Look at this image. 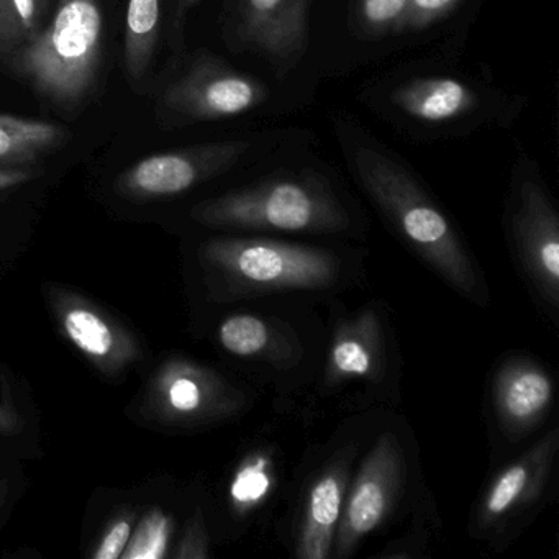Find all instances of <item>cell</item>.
<instances>
[{"instance_id": "6da1fadb", "label": "cell", "mask_w": 559, "mask_h": 559, "mask_svg": "<svg viewBox=\"0 0 559 559\" xmlns=\"http://www.w3.org/2000/svg\"><path fill=\"white\" fill-rule=\"evenodd\" d=\"M352 163L361 188L402 243L448 286L476 306L486 307L489 289L473 253L414 176L368 146L356 148Z\"/></svg>"}, {"instance_id": "2e32d148", "label": "cell", "mask_w": 559, "mask_h": 559, "mask_svg": "<svg viewBox=\"0 0 559 559\" xmlns=\"http://www.w3.org/2000/svg\"><path fill=\"white\" fill-rule=\"evenodd\" d=\"M555 382L539 362L510 358L497 369L492 404L497 424L510 438L532 433L551 411Z\"/></svg>"}, {"instance_id": "ba28073f", "label": "cell", "mask_w": 559, "mask_h": 559, "mask_svg": "<svg viewBox=\"0 0 559 559\" xmlns=\"http://www.w3.org/2000/svg\"><path fill=\"white\" fill-rule=\"evenodd\" d=\"M395 365L384 310L376 304L365 307L333 323L323 358L322 392L338 395L356 388L368 389L371 395H388Z\"/></svg>"}, {"instance_id": "8fae6325", "label": "cell", "mask_w": 559, "mask_h": 559, "mask_svg": "<svg viewBox=\"0 0 559 559\" xmlns=\"http://www.w3.org/2000/svg\"><path fill=\"white\" fill-rule=\"evenodd\" d=\"M250 145L241 140L204 143L155 153L133 163L116 179V191L130 201L178 198L237 165Z\"/></svg>"}, {"instance_id": "52a82bcc", "label": "cell", "mask_w": 559, "mask_h": 559, "mask_svg": "<svg viewBox=\"0 0 559 559\" xmlns=\"http://www.w3.org/2000/svg\"><path fill=\"white\" fill-rule=\"evenodd\" d=\"M266 99L267 90L260 80L238 73L209 51H199L165 87L156 112L166 127H185L231 119L257 109Z\"/></svg>"}, {"instance_id": "4dcf8cb0", "label": "cell", "mask_w": 559, "mask_h": 559, "mask_svg": "<svg viewBox=\"0 0 559 559\" xmlns=\"http://www.w3.org/2000/svg\"><path fill=\"white\" fill-rule=\"evenodd\" d=\"M9 496H11V487H9L8 479L0 476V513L8 506Z\"/></svg>"}, {"instance_id": "83f0119b", "label": "cell", "mask_w": 559, "mask_h": 559, "mask_svg": "<svg viewBox=\"0 0 559 559\" xmlns=\"http://www.w3.org/2000/svg\"><path fill=\"white\" fill-rule=\"evenodd\" d=\"M34 179L32 168H0V192L21 188Z\"/></svg>"}, {"instance_id": "7402d4cb", "label": "cell", "mask_w": 559, "mask_h": 559, "mask_svg": "<svg viewBox=\"0 0 559 559\" xmlns=\"http://www.w3.org/2000/svg\"><path fill=\"white\" fill-rule=\"evenodd\" d=\"M50 0H5L12 47L15 51L31 41L48 21Z\"/></svg>"}, {"instance_id": "277c9868", "label": "cell", "mask_w": 559, "mask_h": 559, "mask_svg": "<svg viewBox=\"0 0 559 559\" xmlns=\"http://www.w3.org/2000/svg\"><path fill=\"white\" fill-rule=\"evenodd\" d=\"M192 218L214 230L261 234H348L352 215L325 178L287 175L209 199Z\"/></svg>"}, {"instance_id": "ffe728a7", "label": "cell", "mask_w": 559, "mask_h": 559, "mask_svg": "<svg viewBox=\"0 0 559 559\" xmlns=\"http://www.w3.org/2000/svg\"><path fill=\"white\" fill-rule=\"evenodd\" d=\"M273 464L266 454H251L235 471L230 483V506L238 515H247L261 506L273 489Z\"/></svg>"}, {"instance_id": "30bf717a", "label": "cell", "mask_w": 559, "mask_h": 559, "mask_svg": "<svg viewBox=\"0 0 559 559\" xmlns=\"http://www.w3.org/2000/svg\"><path fill=\"white\" fill-rule=\"evenodd\" d=\"M510 241L523 280L543 309L559 312V217L545 189L523 181L510 214Z\"/></svg>"}, {"instance_id": "9a60e30c", "label": "cell", "mask_w": 559, "mask_h": 559, "mask_svg": "<svg viewBox=\"0 0 559 559\" xmlns=\"http://www.w3.org/2000/svg\"><path fill=\"white\" fill-rule=\"evenodd\" d=\"M237 38L277 70L293 68L309 45V0H238Z\"/></svg>"}, {"instance_id": "d6986e66", "label": "cell", "mask_w": 559, "mask_h": 559, "mask_svg": "<svg viewBox=\"0 0 559 559\" xmlns=\"http://www.w3.org/2000/svg\"><path fill=\"white\" fill-rule=\"evenodd\" d=\"M163 0H127L123 67L132 86L148 76L159 47Z\"/></svg>"}, {"instance_id": "484cf974", "label": "cell", "mask_w": 559, "mask_h": 559, "mask_svg": "<svg viewBox=\"0 0 559 559\" xmlns=\"http://www.w3.org/2000/svg\"><path fill=\"white\" fill-rule=\"evenodd\" d=\"M211 552H209L207 528H205V520L201 510H198L189 522L175 556L179 559H189L207 558Z\"/></svg>"}, {"instance_id": "5bb4252c", "label": "cell", "mask_w": 559, "mask_h": 559, "mask_svg": "<svg viewBox=\"0 0 559 559\" xmlns=\"http://www.w3.org/2000/svg\"><path fill=\"white\" fill-rule=\"evenodd\" d=\"M215 338L222 352L247 362L258 374H289L307 356L302 340L289 323L258 310L228 313L218 323Z\"/></svg>"}, {"instance_id": "8992f818", "label": "cell", "mask_w": 559, "mask_h": 559, "mask_svg": "<svg viewBox=\"0 0 559 559\" xmlns=\"http://www.w3.org/2000/svg\"><path fill=\"white\" fill-rule=\"evenodd\" d=\"M407 483L404 441L397 431H382L349 480L332 558H349L368 536L388 525L401 506Z\"/></svg>"}, {"instance_id": "5b68a950", "label": "cell", "mask_w": 559, "mask_h": 559, "mask_svg": "<svg viewBox=\"0 0 559 559\" xmlns=\"http://www.w3.org/2000/svg\"><path fill=\"white\" fill-rule=\"evenodd\" d=\"M250 404L243 389L214 369L175 356L163 362L146 389L143 414L168 428H204L230 420Z\"/></svg>"}, {"instance_id": "7c38bea8", "label": "cell", "mask_w": 559, "mask_h": 559, "mask_svg": "<svg viewBox=\"0 0 559 559\" xmlns=\"http://www.w3.org/2000/svg\"><path fill=\"white\" fill-rule=\"evenodd\" d=\"M48 304L64 338L107 378H119L142 359L139 338L86 297L50 287Z\"/></svg>"}, {"instance_id": "ac0fdd59", "label": "cell", "mask_w": 559, "mask_h": 559, "mask_svg": "<svg viewBox=\"0 0 559 559\" xmlns=\"http://www.w3.org/2000/svg\"><path fill=\"white\" fill-rule=\"evenodd\" d=\"M67 136L57 123L0 114V168H31L60 150Z\"/></svg>"}, {"instance_id": "9c48e42d", "label": "cell", "mask_w": 559, "mask_h": 559, "mask_svg": "<svg viewBox=\"0 0 559 559\" xmlns=\"http://www.w3.org/2000/svg\"><path fill=\"white\" fill-rule=\"evenodd\" d=\"M558 447L559 431L552 428L535 447L493 476L474 509V535L493 542L520 528V520L533 515V509L546 496Z\"/></svg>"}, {"instance_id": "4316f807", "label": "cell", "mask_w": 559, "mask_h": 559, "mask_svg": "<svg viewBox=\"0 0 559 559\" xmlns=\"http://www.w3.org/2000/svg\"><path fill=\"white\" fill-rule=\"evenodd\" d=\"M24 428V418L12 402H0V437H15Z\"/></svg>"}, {"instance_id": "44dd1931", "label": "cell", "mask_w": 559, "mask_h": 559, "mask_svg": "<svg viewBox=\"0 0 559 559\" xmlns=\"http://www.w3.org/2000/svg\"><path fill=\"white\" fill-rule=\"evenodd\" d=\"M173 522L162 510H153L132 533L122 558H163L171 539Z\"/></svg>"}, {"instance_id": "4fadbf2b", "label": "cell", "mask_w": 559, "mask_h": 559, "mask_svg": "<svg viewBox=\"0 0 559 559\" xmlns=\"http://www.w3.org/2000/svg\"><path fill=\"white\" fill-rule=\"evenodd\" d=\"M355 443L343 444L309 477L297 513L294 555L300 559H329L352 480Z\"/></svg>"}, {"instance_id": "3957f363", "label": "cell", "mask_w": 559, "mask_h": 559, "mask_svg": "<svg viewBox=\"0 0 559 559\" xmlns=\"http://www.w3.org/2000/svg\"><path fill=\"white\" fill-rule=\"evenodd\" d=\"M104 38L103 0H57L45 27L4 63L51 109L78 112L96 93Z\"/></svg>"}, {"instance_id": "e0dca14e", "label": "cell", "mask_w": 559, "mask_h": 559, "mask_svg": "<svg viewBox=\"0 0 559 559\" xmlns=\"http://www.w3.org/2000/svg\"><path fill=\"white\" fill-rule=\"evenodd\" d=\"M395 106L424 122H447L476 107V94L466 84L451 78H428L414 80L395 91L392 96Z\"/></svg>"}, {"instance_id": "d4e9b609", "label": "cell", "mask_w": 559, "mask_h": 559, "mask_svg": "<svg viewBox=\"0 0 559 559\" xmlns=\"http://www.w3.org/2000/svg\"><path fill=\"white\" fill-rule=\"evenodd\" d=\"M133 525H135V513L126 510L120 512L112 522L107 525L106 532L97 543L96 551L93 552L96 559L122 558L130 538H132Z\"/></svg>"}, {"instance_id": "603a6c76", "label": "cell", "mask_w": 559, "mask_h": 559, "mask_svg": "<svg viewBox=\"0 0 559 559\" xmlns=\"http://www.w3.org/2000/svg\"><path fill=\"white\" fill-rule=\"evenodd\" d=\"M411 0H358V19L362 31L384 35L397 31Z\"/></svg>"}, {"instance_id": "7a4b0ae2", "label": "cell", "mask_w": 559, "mask_h": 559, "mask_svg": "<svg viewBox=\"0 0 559 559\" xmlns=\"http://www.w3.org/2000/svg\"><path fill=\"white\" fill-rule=\"evenodd\" d=\"M209 286L225 302L323 294L346 276L336 251L267 237H215L199 251Z\"/></svg>"}, {"instance_id": "cb8c5ba5", "label": "cell", "mask_w": 559, "mask_h": 559, "mask_svg": "<svg viewBox=\"0 0 559 559\" xmlns=\"http://www.w3.org/2000/svg\"><path fill=\"white\" fill-rule=\"evenodd\" d=\"M460 0H411L404 19L395 32H414L430 27L450 15Z\"/></svg>"}, {"instance_id": "f546056e", "label": "cell", "mask_w": 559, "mask_h": 559, "mask_svg": "<svg viewBox=\"0 0 559 559\" xmlns=\"http://www.w3.org/2000/svg\"><path fill=\"white\" fill-rule=\"evenodd\" d=\"M202 0H175V31L178 34H182V27H185L186 17L189 12L201 4Z\"/></svg>"}, {"instance_id": "f1b7e54d", "label": "cell", "mask_w": 559, "mask_h": 559, "mask_svg": "<svg viewBox=\"0 0 559 559\" xmlns=\"http://www.w3.org/2000/svg\"><path fill=\"white\" fill-rule=\"evenodd\" d=\"M11 28H9L8 9L5 0H0V60L4 61L12 53Z\"/></svg>"}]
</instances>
